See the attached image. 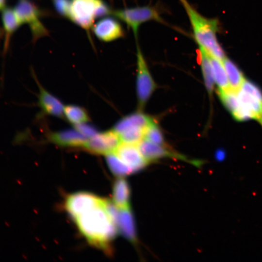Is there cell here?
Segmentation results:
<instances>
[{"instance_id": "d4e9b609", "label": "cell", "mask_w": 262, "mask_h": 262, "mask_svg": "<svg viewBox=\"0 0 262 262\" xmlns=\"http://www.w3.org/2000/svg\"><path fill=\"white\" fill-rule=\"evenodd\" d=\"M145 128L140 127L130 128L118 134L122 143L137 145L144 138Z\"/></svg>"}, {"instance_id": "8fae6325", "label": "cell", "mask_w": 262, "mask_h": 262, "mask_svg": "<svg viewBox=\"0 0 262 262\" xmlns=\"http://www.w3.org/2000/svg\"><path fill=\"white\" fill-rule=\"evenodd\" d=\"M96 36L104 42H111L124 36V32L119 22L112 17H105L93 27Z\"/></svg>"}, {"instance_id": "d6986e66", "label": "cell", "mask_w": 262, "mask_h": 262, "mask_svg": "<svg viewBox=\"0 0 262 262\" xmlns=\"http://www.w3.org/2000/svg\"><path fill=\"white\" fill-rule=\"evenodd\" d=\"M231 89L236 92L241 89L245 79L236 65L226 57L222 61Z\"/></svg>"}, {"instance_id": "2e32d148", "label": "cell", "mask_w": 262, "mask_h": 262, "mask_svg": "<svg viewBox=\"0 0 262 262\" xmlns=\"http://www.w3.org/2000/svg\"><path fill=\"white\" fill-rule=\"evenodd\" d=\"M154 119L141 112L133 113L123 117L115 125L114 130L118 134L133 127L146 128Z\"/></svg>"}, {"instance_id": "7c38bea8", "label": "cell", "mask_w": 262, "mask_h": 262, "mask_svg": "<svg viewBox=\"0 0 262 262\" xmlns=\"http://www.w3.org/2000/svg\"><path fill=\"white\" fill-rule=\"evenodd\" d=\"M114 153L130 167L133 172L141 170L148 164L136 145L122 143Z\"/></svg>"}, {"instance_id": "5bb4252c", "label": "cell", "mask_w": 262, "mask_h": 262, "mask_svg": "<svg viewBox=\"0 0 262 262\" xmlns=\"http://www.w3.org/2000/svg\"><path fill=\"white\" fill-rule=\"evenodd\" d=\"M117 229L126 239L136 244L137 242L134 218L130 209L118 211L115 219Z\"/></svg>"}, {"instance_id": "f1b7e54d", "label": "cell", "mask_w": 262, "mask_h": 262, "mask_svg": "<svg viewBox=\"0 0 262 262\" xmlns=\"http://www.w3.org/2000/svg\"><path fill=\"white\" fill-rule=\"evenodd\" d=\"M224 157L225 153L223 151L219 150L216 152V158L218 160H222Z\"/></svg>"}, {"instance_id": "3957f363", "label": "cell", "mask_w": 262, "mask_h": 262, "mask_svg": "<svg viewBox=\"0 0 262 262\" xmlns=\"http://www.w3.org/2000/svg\"><path fill=\"white\" fill-rule=\"evenodd\" d=\"M111 13L110 8L102 0H72L69 19L89 31L96 18Z\"/></svg>"}, {"instance_id": "52a82bcc", "label": "cell", "mask_w": 262, "mask_h": 262, "mask_svg": "<svg viewBox=\"0 0 262 262\" xmlns=\"http://www.w3.org/2000/svg\"><path fill=\"white\" fill-rule=\"evenodd\" d=\"M240 104L250 114L251 118L262 126V93L251 82L245 80L237 92Z\"/></svg>"}, {"instance_id": "4dcf8cb0", "label": "cell", "mask_w": 262, "mask_h": 262, "mask_svg": "<svg viewBox=\"0 0 262 262\" xmlns=\"http://www.w3.org/2000/svg\"><path fill=\"white\" fill-rule=\"evenodd\" d=\"M179 0L182 3L183 6L188 3L187 0Z\"/></svg>"}, {"instance_id": "603a6c76", "label": "cell", "mask_w": 262, "mask_h": 262, "mask_svg": "<svg viewBox=\"0 0 262 262\" xmlns=\"http://www.w3.org/2000/svg\"><path fill=\"white\" fill-rule=\"evenodd\" d=\"M2 20L7 38L21 25L14 10L10 8L3 9Z\"/></svg>"}, {"instance_id": "6da1fadb", "label": "cell", "mask_w": 262, "mask_h": 262, "mask_svg": "<svg viewBox=\"0 0 262 262\" xmlns=\"http://www.w3.org/2000/svg\"><path fill=\"white\" fill-rule=\"evenodd\" d=\"M107 200L74 218L80 232L91 245L107 250L117 234V226L107 209Z\"/></svg>"}, {"instance_id": "4fadbf2b", "label": "cell", "mask_w": 262, "mask_h": 262, "mask_svg": "<svg viewBox=\"0 0 262 262\" xmlns=\"http://www.w3.org/2000/svg\"><path fill=\"white\" fill-rule=\"evenodd\" d=\"M51 142L62 147H82L87 141V138L77 129H68L49 134Z\"/></svg>"}, {"instance_id": "cb8c5ba5", "label": "cell", "mask_w": 262, "mask_h": 262, "mask_svg": "<svg viewBox=\"0 0 262 262\" xmlns=\"http://www.w3.org/2000/svg\"><path fill=\"white\" fill-rule=\"evenodd\" d=\"M218 92L222 103L232 115L236 112L240 106L237 93L231 89L226 90L218 89Z\"/></svg>"}, {"instance_id": "4316f807", "label": "cell", "mask_w": 262, "mask_h": 262, "mask_svg": "<svg viewBox=\"0 0 262 262\" xmlns=\"http://www.w3.org/2000/svg\"><path fill=\"white\" fill-rule=\"evenodd\" d=\"M72 0H53L54 6L61 16L69 19Z\"/></svg>"}, {"instance_id": "e0dca14e", "label": "cell", "mask_w": 262, "mask_h": 262, "mask_svg": "<svg viewBox=\"0 0 262 262\" xmlns=\"http://www.w3.org/2000/svg\"><path fill=\"white\" fill-rule=\"evenodd\" d=\"M130 188L125 179L120 178L114 183L113 188V203L119 209L130 208Z\"/></svg>"}, {"instance_id": "277c9868", "label": "cell", "mask_w": 262, "mask_h": 262, "mask_svg": "<svg viewBox=\"0 0 262 262\" xmlns=\"http://www.w3.org/2000/svg\"><path fill=\"white\" fill-rule=\"evenodd\" d=\"M111 14L124 22L131 29L136 40L139 28L143 23L155 21L165 24L158 10L151 6L126 8L113 11Z\"/></svg>"}, {"instance_id": "83f0119b", "label": "cell", "mask_w": 262, "mask_h": 262, "mask_svg": "<svg viewBox=\"0 0 262 262\" xmlns=\"http://www.w3.org/2000/svg\"><path fill=\"white\" fill-rule=\"evenodd\" d=\"M75 129L80 132L86 138H90L98 133L94 126L85 123L75 125Z\"/></svg>"}, {"instance_id": "30bf717a", "label": "cell", "mask_w": 262, "mask_h": 262, "mask_svg": "<svg viewBox=\"0 0 262 262\" xmlns=\"http://www.w3.org/2000/svg\"><path fill=\"white\" fill-rule=\"evenodd\" d=\"M137 146L141 154L148 163L166 157L188 161L184 156L166 148L164 146L155 144L145 139L141 140Z\"/></svg>"}, {"instance_id": "9a60e30c", "label": "cell", "mask_w": 262, "mask_h": 262, "mask_svg": "<svg viewBox=\"0 0 262 262\" xmlns=\"http://www.w3.org/2000/svg\"><path fill=\"white\" fill-rule=\"evenodd\" d=\"M38 103L46 113L59 117L64 115V107L61 102L55 97L40 86Z\"/></svg>"}, {"instance_id": "7402d4cb", "label": "cell", "mask_w": 262, "mask_h": 262, "mask_svg": "<svg viewBox=\"0 0 262 262\" xmlns=\"http://www.w3.org/2000/svg\"><path fill=\"white\" fill-rule=\"evenodd\" d=\"M64 115L75 125L86 123L89 120L87 112L82 107L69 105L64 107Z\"/></svg>"}, {"instance_id": "ac0fdd59", "label": "cell", "mask_w": 262, "mask_h": 262, "mask_svg": "<svg viewBox=\"0 0 262 262\" xmlns=\"http://www.w3.org/2000/svg\"><path fill=\"white\" fill-rule=\"evenodd\" d=\"M199 58L201 69L206 88L211 94L215 83L210 55L203 49L198 48Z\"/></svg>"}, {"instance_id": "ba28073f", "label": "cell", "mask_w": 262, "mask_h": 262, "mask_svg": "<svg viewBox=\"0 0 262 262\" xmlns=\"http://www.w3.org/2000/svg\"><path fill=\"white\" fill-rule=\"evenodd\" d=\"M121 143L119 135L113 130L97 133L88 139L83 147L92 153L107 155L114 152Z\"/></svg>"}, {"instance_id": "7a4b0ae2", "label": "cell", "mask_w": 262, "mask_h": 262, "mask_svg": "<svg viewBox=\"0 0 262 262\" xmlns=\"http://www.w3.org/2000/svg\"><path fill=\"white\" fill-rule=\"evenodd\" d=\"M184 7L198 48L203 49L210 56L223 61L226 57L216 37V33L219 30L218 21L203 16L189 3Z\"/></svg>"}, {"instance_id": "f546056e", "label": "cell", "mask_w": 262, "mask_h": 262, "mask_svg": "<svg viewBox=\"0 0 262 262\" xmlns=\"http://www.w3.org/2000/svg\"><path fill=\"white\" fill-rule=\"evenodd\" d=\"M5 0H0V10H2L5 5Z\"/></svg>"}, {"instance_id": "8992f818", "label": "cell", "mask_w": 262, "mask_h": 262, "mask_svg": "<svg viewBox=\"0 0 262 262\" xmlns=\"http://www.w3.org/2000/svg\"><path fill=\"white\" fill-rule=\"evenodd\" d=\"M14 10L21 24L29 25L34 41L48 35V30L40 20L41 12L33 2L19 0Z\"/></svg>"}, {"instance_id": "484cf974", "label": "cell", "mask_w": 262, "mask_h": 262, "mask_svg": "<svg viewBox=\"0 0 262 262\" xmlns=\"http://www.w3.org/2000/svg\"><path fill=\"white\" fill-rule=\"evenodd\" d=\"M144 139L156 144L164 145L163 133L154 120L145 129Z\"/></svg>"}, {"instance_id": "9c48e42d", "label": "cell", "mask_w": 262, "mask_h": 262, "mask_svg": "<svg viewBox=\"0 0 262 262\" xmlns=\"http://www.w3.org/2000/svg\"><path fill=\"white\" fill-rule=\"evenodd\" d=\"M105 199L87 192H78L67 196L65 208L74 219L84 212L102 204Z\"/></svg>"}, {"instance_id": "5b68a950", "label": "cell", "mask_w": 262, "mask_h": 262, "mask_svg": "<svg viewBox=\"0 0 262 262\" xmlns=\"http://www.w3.org/2000/svg\"><path fill=\"white\" fill-rule=\"evenodd\" d=\"M136 89L139 108L142 110L154 91L156 85L149 72L143 53L137 43Z\"/></svg>"}, {"instance_id": "ffe728a7", "label": "cell", "mask_w": 262, "mask_h": 262, "mask_svg": "<svg viewBox=\"0 0 262 262\" xmlns=\"http://www.w3.org/2000/svg\"><path fill=\"white\" fill-rule=\"evenodd\" d=\"M210 58L215 83L217 85L218 89L226 90L231 89L222 61L210 55Z\"/></svg>"}, {"instance_id": "44dd1931", "label": "cell", "mask_w": 262, "mask_h": 262, "mask_svg": "<svg viewBox=\"0 0 262 262\" xmlns=\"http://www.w3.org/2000/svg\"><path fill=\"white\" fill-rule=\"evenodd\" d=\"M106 161L111 171L115 175L124 177L134 173L132 169L122 161L114 152L106 155Z\"/></svg>"}]
</instances>
